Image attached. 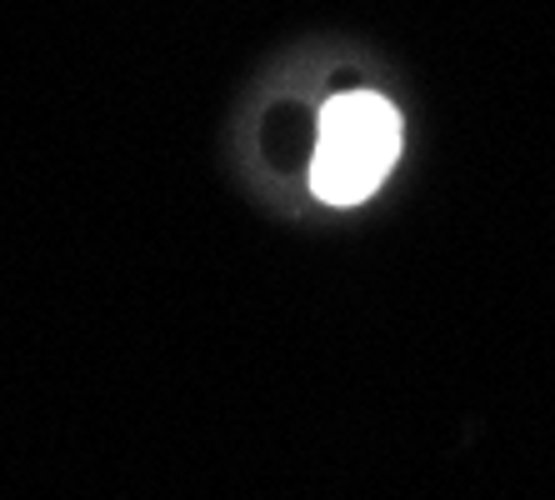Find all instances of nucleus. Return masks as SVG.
I'll list each match as a JSON object with an SVG mask.
<instances>
[{"instance_id":"1","label":"nucleus","mask_w":555,"mask_h":500,"mask_svg":"<svg viewBox=\"0 0 555 500\" xmlns=\"http://www.w3.org/2000/svg\"><path fill=\"white\" fill-rule=\"evenodd\" d=\"M401 161V111L375 95L350 90L325 101L315 130V161H310V191L325 206H361L380 191V180Z\"/></svg>"}]
</instances>
